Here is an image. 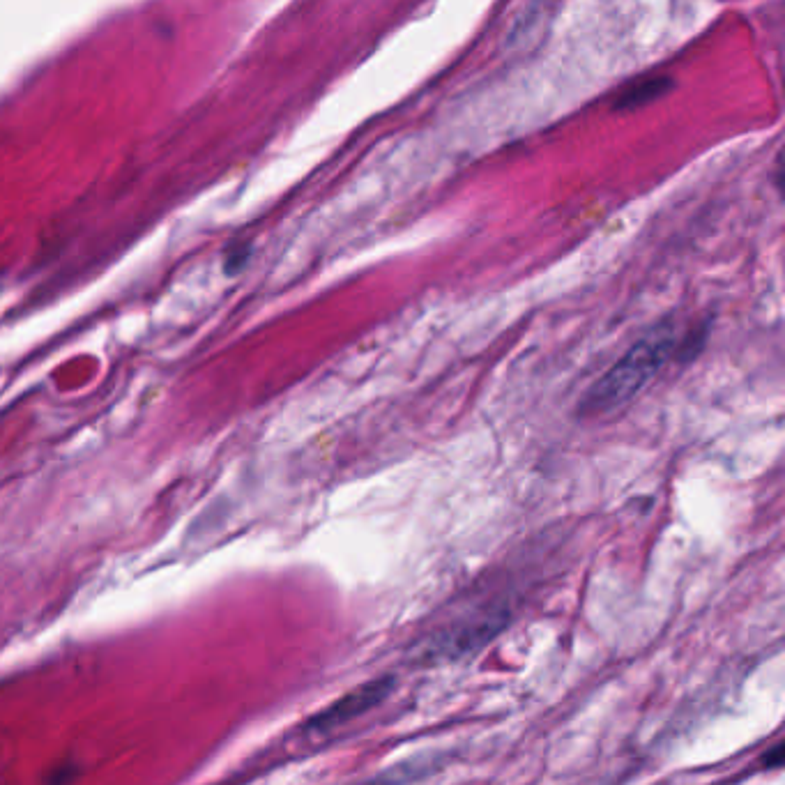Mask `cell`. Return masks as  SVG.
<instances>
[{"label":"cell","instance_id":"obj_5","mask_svg":"<svg viewBox=\"0 0 785 785\" xmlns=\"http://www.w3.org/2000/svg\"><path fill=\"white\" fill-rule=\"evenodd\" d=\"M673 86H675V81L670 79V76H652V79H643L640 83H634V86L624 90L620 99L615 102V109L617 111L638 109V106L650 104V102H654V99H659L666 93H670V88Z\"/></svg>","mask_w":785,"mask_h":785},{"label":"cell","instance_id":"obj_1","mask_svg":"<svg viewBox=\"0 0 785 785\" xmlns=\"http://www.w3.org/2000/svg\"><path fill=\"white\" fill-rule=\"evenodd\" d=\"M677 334L673 320H661L638 344L627 350L604 378L594 383L581 399L583 417H606L627 406L652 383L663 364L675 353Z\"/></svg>","mask_w":785,"mask_h":785},{"label":"cell","instance_id":"obj_6","mask_svg":"<svg viewBox=\"0 0 785 785\" xmlns=\"http://www.w3.org/2000/svg\"><path fill=\"white\" fill-rule=\"evenodd\" d=\"M705 341H707V325H703V327H700V330H696V332H691L689 337L682 341L680 350H677V353H680V360H682V362L693 360V357H696V355L700 353V350L705 348Z\"/></svg>","mask_w":785,"mask_h":785},{"label":"cell","instance_id":"obj_7","mask_svg":"<svg viewBox=\"0 0 785 785\" xmlns=\"http://www.w3.org/2000/svg\"><path fill=\"white\" fill-rule=\"evenodd\" d=\"M762 762H765V767L779 769L783 765V744H774L772 751H767L765 756H762Z\"/></svg>","mask_w":785,"mask_h":785},{"label":"cell","instance_id":"obj_4","mask_svg":"<svg viewBox=\"0 0 785 785\" xmlns=\"http://www.w3.org/2000/svg\"><path fill=\"white\" fill-rule=\"evenodd\" d=\"M551 5H528L521 17H516L512 30L507 35V44L512 51H530L544 40L546 28L553 21Z\"/></svg>","mask_w":785,"mask_h":785},{"label":"cell","instance_id":"obj_2","mask_svg":"<svg viewBox=\"0 0 785 785\" xmlns=\"http://www.w3.org/2000/svg\"><path fill=\"white\" fill-rule=\"evenodd\" d=\"M512 620L505 604L491 606L486 611L468 615L466 620L452 622L440 634H433L426 643L424 657L429 661H456L468 657L489 645Z\"/></svg>","mask_w":785,"mask_h":785},{"label":"cell","instance_id":"obj_3","mask_svg":"<svg viewBox=\"0 0 785 785\" xmlns=\"http://www.w3.org/2000/svg\"><path fill=\"white\" fill-rule=\"evenodd\" d=\"M394 687H396L394 675H383V677H376V680L364 682L362 687L346 693V696H341L337 703H332L330 707H325L323 712L316 714L314 719L307 723V730L316 735L332 733V730L346 726V723L355 721L357 716L367 714L373 710V707H378L383 700L390 698Z\"/></svg>","mask_w":785,"mask_h":785}]
</instances>
